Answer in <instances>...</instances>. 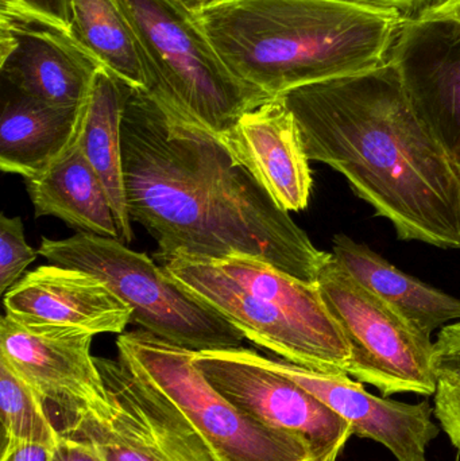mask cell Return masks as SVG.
<instances>
[{
    "label": "cell",
    "mask_w": 460,
    "mask_h": 461,
    "mask_svg": "<svg viewBox=\"0 0 460 461\" xmlns=\"http://www.w3.org/2000/svg\"><path fill=\"white\" fill-rule=\"evenodd\" d=\"M130 218L158 243L154 257H250L316 284L331 252L230 153L221 135L164 100L131 91L122 123Z\"/></svg>",
    "instance_id": "6da1fadb"
},
{
    "label": "cell",
    "mask_w": 460,
    "mask_h": 461,
    "mask_svg": "<svg viewBox=\"0 0 460 461\" xmlns=\"http://www.w3.org/2000/svg\"><path fill=\"white\" fill-rule=\"evenodd\" d=\"M310 161L337 170L401 240L460 247V176L386 64L284 95Z\"/></svg>",
    "instance_id": "7a4b0ae2"
},
{
    "label": "cell",
    "mask_w": 460,
    "mask_h": 461,
    "mask_svg": "<svg viewBox=\"0 0 460 461\" xmlns=\"http://www.w3.org/2000/svg\"><path fill=\"white\" fill-rule=\"evenodd\" d=\"M194 13L229 69L270 99L386 64L407 19L339 0H211Z\"/></svg>",
    "instance_id": "3957f363"
},
{
    "label": "cell",
    "mask_w": 460,
    "mask_h": 461,
    "mask_svg": "<svg viewBox=\"0 0 460 461\" xmlns=\"http://www.w3.org/2000/svg\"><path fill=\"white\" fill-rule=\"evenodd\" d=\"M145 57L148 95L164 100L215 134L269 102L229 69L183 0H119Z\"/></svg>",
    "instance_id": "277c9868"
},
{
    "label": "cell",
    "mask_w": 460,
    "mask_h": 461,
    "mask_svg": "<svg viewBox=\"0 0 460 461\" xmlns=\"http://www.w3.org/2000/svg\"><path fill=\"white\" fill-rule=\"evenodd\" d=\"M40 255L51 265L102 279L132 309L131 322L194 352L242 347L245 336L207 303L167 276L161 266L119 239L77 232L61 240L43 238Z\"/></svg>",
    "instance_id": "5b68a950"
},
{
    "label": "cell",
    "mask_w": 460,
    "mask_h": 461,
    "mask_svg": "<svg viewBox=\"0 0 460 461\" xmlns=\"http://www.w3.org/2000/svg\"><path fill=\"white\" fill-rule=\"evenodd\" d=\"M119 360L161 392L218 461H313L302 436L262 424L230 402L194 365L191 349L145 330L122 333Z\"/></svg>",
    "instance_id": "8992f818"
},
{
    "label": "cell",
    "mask_w": 460,
    "mask_h": 461,
    "mask_svg": "<svg viewBox=\"0 0 460 461\" xmlns=\"http://www.w3.org/2000/svg\"><path fill=\"white\" fill-rule=\"evenodd\" d=\"M316 284L350 347L348 375L377 387L383 397L400 393L435 395L431 335L348 273L332 252Z\"/></svg>",
    "instance_id": "52a82bcc"
},
{
    "label": "cell",
    "mask_w": 460,
    "mask_h": 461,
    "mask_svg": "<svg viewBox=\"0 0 460 461\" xmlns=\"http://www.w3.org/2000/svg\"><path fill=\"white\" fill-rule=\"evenodd\" d=\"M154 258L169 278L218 312L257 346L308 370L348 375L350 347L343 336L321 332L277 303L248 292L213 260L186 255Z\"/></svg>",
    "instance_id": "ba28073f"
},
{
    "label": "cell",
    "mask_w": 460,
    "mask_h": 461,
    "mask_svg": "<svg viewBox=\"0 0 460 461\" xmlns=\"http://www.w3.org/2000/svg\"><path fill=\"white\" fill-rule=\"evenodd\" d=\"M110 409L64 433L94 444L104 461H218L186 417L121 360L96 357Z\"/></svg>",
    "instance_id": "9c48e42d"
},
{
    "label": "cell",
    "mask_w": 460,
    "mask_h": 461,
    "mask_svg": "<svg viewBox=\"0 0 460 461\" xmlns=\"http://www.w3.org/2000/svg\"><path fill=\"white\" fill-rule=\"evenodd\" d=\"M207 381L230 402L267 427L302 436L313 461H337L353 435L351 425L315 395L267 367L251 349L194 354Z\"/></svg>",
    "instance_id": "30bf717a"
},
{
    "label": "cell",
    "mask_w": 460,
    "mask_h": 461,
    "mask_svg": "<svg viewBox=\"0 0 460 461\" xmlns=\"http://www.w3.org/2000/svg\"><path fill=\"white\" fill-rule=\"evenodd\" d=\"M94 336L83 328L22 321L8 314L0 322V357L64 414L62 429L103 419L110 409L104 379L91 354Z\"/></svg>",
    "instance_id": "8fae6325"
},
{
    "label": "cell",
    "mask_w": 460,
    "mask_h": 461,
    "mask_svg": "<svg viewBox=\"0 0 460 461\" xmlns=\"http://www.w3.org/2000/svg\"><path fill=\"white\" fill-rule=\"evenodd\" d=\"M389 59L460 176V5L405 19Z\"/></svg>",
    "instance_id": "7c38bea8"
},
{
    "label": "cell",
    "mask_w": 460,
    "mask_h": 461,
    "mask_svg": "<svg viewBox=\"0 0 460 461\" xmlns=\"http://www.w3.org/2000/svg\"><path fill=\"white\" fill-rule=\"evenodd\" d=\"M262 362L304 387L351 425L353 435L385 447L397 461H428L429 444L439 436L429 402L404 403L370 394L346 374L308 370L286 360L261 357Z\"/></svg>",
    "instance_id": "4fadbf2b"
},
{
    "label": "cell",
    "mask_w": 460,
    "mask_h": 461,
    "mask_svg": "<svg viewBox=\"0 0 460 461\" xmlns=\"http://www.w3.org/2000/svg\"><path fill=\"white\" fill-rule=\"evenodd\" d=\"M0 69L19 94L59 107H80L100 67L67 32L0 19Z\"/></svg>",
    "instance_id": "5bb4252c"
},
{
    "label": "cell",
    "mask_w": 460,
    "mask_h": 461,
    "mask_svg": "<svg viewBox=\"0 0 460 461\" xmlns=\"http://www.w3.org/2000/svg\"><path fill=\"white\" fill-rule=\"evenodd\" d=\"M221 138L283 210L300 212L308 207L313 183L310 158L283 97L243 113Z\"/></svg>",
    "instance_id": "9a60e30c"
},
{
    "label": "cell",
    "mask_w": 460,
    "mask_h": 461,
    "mask_svg": "<svg viewBox=\"0 0 460 461\" xmlns=\"http://www.w3.org/2000/svg\"><path fill=\"white\" fill-rule=\"evenodd\" d=\"M5 314L22 321L124 333L132 309L102 279L76 268L40 266L5 293Z\"/></svg>",
    "instance_id": "2e32d148"
},
{
    "label": "cell",
    "mask_w": 460,
    "mask_h": 461,
    "mask_svg": "<svg viewBox=\"0 0 460 461\" xmlns=\"http://www.w3.org/2000/svg\"><path fill=\"white\" fill-rule=\"evenodd\" d=\"M83 105L59 107L14 91L0 121L3 172L24 180L45 172L77 140Z\"/></svg>",
    "instance_id": "e0dca14e"
},
{
    "label": "cell",
    "mask_w": 460,
    "mask_h": 461,
    "mask_svg": "<svg viewBox=\"0 0 460 461\" xmlns=\"http://www.w3.org/2000/svg\"><path fill=\"white\" fill-rule=\"evenodd\" d=\"M131 91L115 76L100 68L84 102L78 134L81 151L102 180L113 205L122 243H130L134 239L127 205L122 143L124 108Z\"/></svg>",
    "instance_id": "ac0fdd59"
},
{
    "label": "cell",
    "mask_w": 460,
    "mask_h": 461,
    "mask_svg": "<svg viewBox=\"0 0 460 461\" xmlns=\"http://www.w3.org/2000/svg\"><path fill=\"white\" fill-rule=\"evenodd\" d=\"M24 184L35 218L54 216L78 232L119 239L113 205L102 180L84 157L78 137L50 167L26 178Z\"/></svg>",
    "instance_id": "d6986e66"
},
{
    "label": "cell",
    "mask_w": 460,
    "mask_h": 461,
    "mask_svg": "<svg viewBox=\"0 0 460 461\" xmlns=\"http://www.w3.org/2000/svg\"><path fill=\"white\" fill-rule=\"evenodd\" d=\"M332 254L348 273L427 335L460 321L459 298L404 273L367 244L338 233Z\"/></svg>",
    "instance_id": "ffe728a7"
},
{
    "label": "cell",
    "mask_w": 460,
    "mask_h": 461,
    "mask_svg": "<svg viewBox=\"0 0 460 461\" xmlns=\"http://www.w3.org/2000/svg\"><path fill=\"white\" fill-rule=\"evenodd\" d=\"M72 35L97 67L148 94L145 57L119 0H72Z\"/></svg>",
    "instance_id": "44dd1931"
},
{
    "label": "cell",
    "mask_w": 460,
    "mask_h": 461,
    "mask_svg": "<svg viewBox=\"0 0 460 461\" xmlns=\"http://www.w3.org/2000/svg\"><path fill=\"white\" fill-rule=\"evenodd\" d=\"M0 411L3 443L32 441L56 446L59 429L46 411V402L29 382L0 357Z\"/></svg>",
    "instance_id": "7402d4cb"
},
{
    "label": "cell",
    "mask_w": 460,
    "mask_h": 461,
    "mask_svg": "<svg viewBox=\"0 0 460 461\" xmlns=\"http://www.w3.org/2000/svg\"><path fill=\"white\" fill-rule=\"evenodd\" d=\"M40 252L27 244L21 218L0 216V292L7 293L23 276Z\"/></svg>",
    "instance_id": "603a6c76"
},
{
    "label": "cell",
    "mask_w": 460,
    "mask_h": 461,
    "mask_svg": "<svg viewBox=\"0 0 460 461\" xmlns=\"http://www.w3.org/2000/svg\"><path fill=\"white\" fill-rule=\"evenodd\" d=\"M0 19L41 24L72 35V0H0Z\"/></svg>",
    "instance_id": "cb8c5ba5"
},
{
    "label": "cell",
    "mask_w": 460,
    "mask_h": 461,
    "mask_svg": "<svg viewBox=\"0 0 460 461\" xmlns=\"http://www.w3.org/2000/svg\"><path fill=\"white\" fill-rule=\"evenodd\" d=\"M432 365L437 382L460 387V321L439 330L434 343Z\"/></svg>",
    "instance_id": "d4e9b609"
},
{
    "label": "cell",
    "mask_w": 460,
    "mask_h": 461,
    "mask_svg": "<svg viewBox=\"0 0 460 461\" xmlns=\"http://www.w3.org/2000/svg\"><path fill=\"white\" fill-rule=\"evenodd\" d=\"M435 416L453 446L460 451V387L437 382Z\"/></svg>",
    "instance_id": "484cf974"
},
{
    "label": "cell",
    "mask_w": 460,
    "mask_h": 461,
    "mask_svg": "<svg viewBox=\"0 0 460 461\" xmlns=\"http://www.w3.org/2000/svg\"><path fill=\"white\" fill-rule=\"evenodd\" d=\"M51 461H104L94 444L77 435L59 430Z\"/></svg>",
    "instance_id": "4316f807"
},
{
    "label": "cell",
    "mask_w": 460,
    "mask_h": 461,
    "mask_svg": "<svg viewBox=\"0 0 460 461\" xmlns=\"http://www.w3.org/2000/svg\"><path fill=\"white\" fill-rule=\"evenodd\" d=\"M54 447L32 441L3 443L2 461H51Z\"/></svg>",
    "instance_id": "83f0119b"
},
{
    "label": "cell",
    "mask_w": 460,
    "mask_h": 461,
    "mask_svg": "<svg viewBox=\"0 0 460 461\" xmlns=\"http://www.w3.org/2000/svg\"><path fill=\"white\" fill-rule=\"evenodd\" d=\"M339 2L354 3V5H367V7L381 8V10L394 11L410 18L423 11L432 0H339Z\"/></svg>",
    "instance_id": "f1b7e54d"
},
{
    "label": "cell",
    "mask_w": 460,
    "mask_h": 461,
    "mask_svg": "<svg viewBox=\"0 0 460 461\" xmlns=\"http://www.w3.org/2000/svg\"><path fill=\"white\" fill-rule=\"evenodd\" d=\"M460 5V0H432L426 8L429 10L440 11L447 10V8L454 7V5Z\"/></svg>",
    "instance_id": "f546056e"
},
{
    "label": "cell",
    "mask_w": 460,
    "mask_h": 461,
    "mask_svg": "<svg viewBox=\"0 0 460 461\" xmlns=\"http://www.w3.org/2000/svg\"><path fill=\"white\" fill-rule=\"evenodd\" d=\"M186 5L192 8V10L196 11L197 8L202 7V5H207L211 0H183Z\"/></svg>",
    "instance_id": "4dcf8cb0"
}]
</instances>
